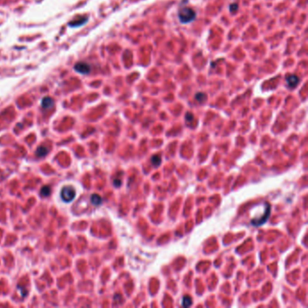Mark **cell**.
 I'll return each instance as SVG.
<instances>
[{"instance_id":"obj_1","label":"cell","mask_w":308,"mask_h":308,"mask_svg":"<svg viewBox=\"0 0 308 308\" xmlns=\"http://www.w3.org/2000/svg\"><path fill=\"white\" fill-rule=\"evenodd\" d=\"M196 17V12L188 7H184L179 9L178 11V18L181 23L182 24H188L192 21H194Z\"/></svg>"},{"instance_id":"obj_2","label":"cell","mask_w":308,"mask_h":308,"mask_svg":"<svg viewBox=\"0 0 308 308\" xmlns=\"http://www.w3.org/2000/svg\"><path fill=\"white\" fill-rule=\"evenodd\" d=\"M75 190L73 187L72 186H66L64 188H63L61 193V197L64 202H72L74 198H75Z\"/></svg>"},{"instance_id":"obj_3","label":"cell","mask_w":308,"mask_h":308,"mask_svg":"<svg viewBox=\"0 0 308 308\" xmlns=\"http://www.w3.org/2000/svg\"><path fill=\"white\" fill-rule=\"evenodd\" d=\"M74 70L81 74H89L91 71L90 65L84 61H79L74 65Z\"/></svg>"},{"instance_id":"obj_4","label":"cell","mask_w":308,"mask_h":308,"mask_svg":"<svg viewBox=\"0 0 308 308\" xmlns=\"http://www.w3.org/2000/svg\"><path fill=\"white\" fill-rule=\"evenodd\" d=\"M269 213H270V206H268L267 208L266 212L263 214V216L261 218H256V219H252L251 220L252 225H254V226H260L263 223H265L267 222V220L268 219V217H269Z\"/></svg>"},{"instance_id":"obj_5","label":"cell","mask_w":308,"mask_h":308,"mask_svg":"<svg viewBox=\"0 0 308 308\" xmlns=\"http://www.w3.org/2000/svg\"><path fill=\"white\" fill-rule=\"evenodd\" d=\"M286 81H287L288 88L294 89V88H295L299 84V81L300 80H299L298 76H296V75H288V76H287Z\"/></svg>"},{"instance_id":"obj_6","label":"cell","mask_w":308,"mask_h":308,"mask_svg":"<svg viewBox=\"0 0 308 308\" xmlns=\"http://www.w3.org/2000/svg\"><path fill=\"white\" fill-rule=\"evenodd\" d=\"M88 21V17L87 16H80L77 17L76 19L69 22V26L71 27H79L81 25H83L86 22Z\"/></svg>"},{"instance_id":"obj_7","label":"cell","mask_w":308,"mask_h":308,"mask_svg":"<svg viewBox=\"0 0 308 308\" xmlns=\"http://www.w3.org/2000/svg\"><path fill=\"white\" fill-rule=\"evenodd\" d=\"M53 106V100L49 98V97H45L42 100V107L44 109H50Z\"/></svg>"},{"instance_id":"obj_8","label":"cell","mask_w":308,"mask_h":308,"mask_svg":"<svg viewBox=\"0 0 308 308\" xmlns=\"http://www.w3.org/2000/svg\"><path fill=\"white\" fill-rule=\"evenodd\" d=\"M47 154H48V149H47L46 147H44V146H40V147H38V149H37V151H36V155H37L38 157H40L46 156Z\"/></svg>"},{"instance_id":"obj_9","label":"cell","mask_w":308,"mask_h":308,"mask_svg":"<svg viewBox=\"0 0 308 308\" xmlns=\"http://www.w3.org/2000/svg\"><path fill=\"white\" fill-rule=\"evenodd\" d=\"M91 202L94 205H100L102 202V199L99 194H93L91 196Z\"/></svg>"},{"instance_id":"obj_10","label":"cell","mask_w":308,"mask_h":308,"mask_svg":"<svg viewBox=\"0 0 308 308\" xmlns=\"http://www.w3.org/2000/svg\"><path fill=\"white\" fill-rule=\"evenodd\" d=\"M195 99L198 102L202 103L207 100V96L205 93H203V92H198V93H196V95H195Z\"/></svg>"},{"instance_id":"obj_11","label":"cell","mask_w":308,"mask_h":308,"mask_svg":"<svg viewBox=\"0 0 308 308\" xmlns=\"http://www.w3.org/2000/svg\"><path fill=\"white\" fill-rule=\"evenodd\" d=\"M182 304L183 307H189L192 304V299L190 296L185 295L182 297Z\"/></svg>"},{"instance_id":"obj_12","label":"cell","mask_w":308,"mask_h":308,"mask_svg":"<svg viewBox=\"0 0 308 308\" xmlns=\"http://www.w3.org/2000/svg\"><path fill=\"white\" fill-rule=\"evenodd\" d=\"M151 162L155 166H158L161 164V157L158 156H154L151 159Z\"/></svg>"},{"instance_id":"obj_13","label":"cell","mask_w":308,"mask_h":308,"mask_svg":"<svg viewBox=\"0 0 308 308\" xmlns=\"http://www.w3.org/2000/svg\"><path fill=\"white\" fill-rule=\"evenodd\" d=\"M50 193H51V188L49 186H44L41 190V194L43 196H49Z\"/></svg>"},{"instance_id":"obj_14","label":"cell","mask_w":308,"mask_h":308,"mask_svg":"<svg viewBox=\"0 0 308 308\" xmlns=\"http://www.w3.org/2000/svg\"><path fill=\"white\" fill-rule=\"evenodd\" d=\"M238 9H239V5H238V4L233 3V4L230 5V12H231V13H235V12H237V11H238Z\"/></svg>"},{"instance_id":"obj_15","label":"cell","mask_w":308,"mask_h":308,"mask_svg":"<svg viewBox=\"0 0 308 308\" xmlns=\"http://www.w3.org/2000/svg\"><path fill=\"white\" fill-rule=\"evenodd\" d=\"M185 118H186V120H187V121H192V120H193V118H194V116H193L191 113H187V114H186V116H185Z\"/></svg>"},{"instance_id":"obj_16","label":"cell","mask_w":308,"mask_h":308,"mask_svg":"<svg viewBox=\"0 0 308 308\" xmlns=\"http://www.w3.org/2000/svg\"><path fill=\"white\" fill-rule=\"evenodd\" d=\"M114 184H115L116 186H119L120 184H121V182H120V181H117V180H115V181H114Z\"/></svg>"}]
</instances>
